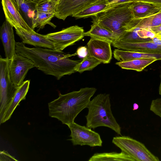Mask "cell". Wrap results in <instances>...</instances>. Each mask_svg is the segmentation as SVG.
Here are the masks:
<instances>
[{
	"label": "cell",
	"instance_id": "obj_1",
	"mask_svg": "<svg viewBox=\"0 0 161 161\" xmlns=\"http://www.w3.org/2000/svg\"><path fill=\"white\" fill-rule=\"evenodd\" d=\"M16 53L27 57L34 63L35 67L45 74L59 80L65 75L76 72L75 68L82 59L75 60L69 57L76 55L66 54L62 51L41 47H28L22 42H16Z\"/></svg>",
	"mask_w": 161,
	"mask_h": 161
},
{
	"label": "cell",
	"instance_id": "obj_2",
	"mask_svg": "<svg viewBox=\"0 0 161 161\" xmlns=\"http://www.w3.org/2000/svg\"><path fill=\"white\" fill-rule=\"evenodd\" d=\"M97 90L86 87L65 94L59 93L58 98L48 103L49 116L67 125L74 122L77 115L87 108Z\"/></svg>",
	"mask_w": 161,
	"mask_h": 161
},
{
	"label": "cell",
	"instance_id": "obj_3",
	"mask_svg": "<svg viewBox=\"0 0 161 161\" xmlns=\"http://www.w3.org/2000/svg\"><path fill=\"white\" fill-rule=\"evenodd\" d=\"M130 3L110 7L92 17V20L119 37L132 28L134 19Z\"/></svg>",
	"mask_w": 161,
	"mask_h": 161
},
{
	"label": "cell",
	"instance_id": "obj_4",
	"mask_svg": "<svg viewBox=\"0 0 161 161\" xmlns=\"http://www.w3.org/2000/svg\"><path fill=\"white\" fill-rule=\"evenodd\" d=\"M111 106L109 94L101 93L96 96L86 108L88 110L85 116L86 126L93 129L100 126L107 127L121 135V127L112 114Z\"/></svg>",
	"mask_w": 161,
	"mask_h": 161
},
{
	"label": "cell",
	"instance_id": "obj_5",
	"mask_svg": "<svg viewBox=\"0 0 161 161\" xmlns=\"http://www.w3.org/2000/svg\"><path fill=\"white\" fill-rule=\"evenodd\" d=\"M112 143L135 161H159L142 143L128 136L113 137Z\"/></svg>",
	"mask_w": 161,
	"mask_h": 161
},
{
	"label": "cell",
	"instance_id": "obj_6",
	"mask_svg": "<svg viewBox=\"0 0 161 161\" xmlns=\"http://www.w3.org/2000/svg\"><path fill=\"white\" fill-rule=\"evenodd\" d=\"M10 60L0 57V120L16 94L18 88L12 82L9 73Z\"/></svg>",
	"mask_w": 161,
	"mask_h": 161
},
{
	"label": "cell",
	"instance_id": "obj_7",
	"mask_svg": "<svg viewBox=\"0 0 161 161\" xmlns=\"http://www.w3.org/2000/svg\"><path fill=\"white\" fill-rule=\"evenodd\" d=\"M82 27L75 25L63 29L61 31L46 35L48 39L54 45V49L62 51L67 47L81 40L85 36Z\"/></svg>",
	"mask_w": 161,
	"mask_h": 161
},
{
	"label": "cell",
	"instance_id": "obj_8",
	"mask_svg": "<svg viewBox=\"0 0 161 161\" xmlns=\"http://www.w3.org/2000/svg\"><path fill=\"white\" fill-rule=\"evenodd\" d=\"M71 131L70 140L73 145H88L91 147H101L103 142L99 134L85 126L74 122L68 125Z\"/></svg>",
	"mask_w": 161,
	"mask_h": 161
},
{
	"label": "cell",
	"instance_id": "obj_9",
	"mask_svg": "<svg viewBox=\"0 0 161 161\" xmlns=\"http://www.w3.org/2000/svg\"><path fill=\"white\" fill-rule=\"evenodd\" d=\"M36 67L34 63L30 58L17 54L10 60L9 73L12 82L17 87L23 83L29 70Z\"/></svg>",
	"mask_w": 161,
	"mask_h": 161
},
{
	"label": "cell",
	"instance_id": "obj_10",
	"mask_svg": "<svg viewBox=\"0 0 161 161\" xmlns=\"http://www.w3.org/2000/svg\"><path fill=\"white\" fill-rule=\"evenodd\" d=\"M117 49L133 52L161 53V42L156 38L147 41L131 42L116 41L112 43Z\"/></svg>",
	"mask_w": 161,
	"mask_h": 161
},
{
	"label": "cell",
	"instance_id": "obj_11",
	"mask_svg": "<svg viewBox=\"0 0 161 161\" xmlns=\"http://www.w3.org/2000/svg\"><path fill=\"white\" fill-rule=\"evenodd\" d=\"M97 0H60L57 5L55 16L64 20L80 12Z\"/></svg>",
	"mask_w": 161,
	"mask_h": 161
},
{
	"label": "cell",
	"instance_id": "obj_12",
	"mask_svg": "<svg viewBox=\"0 0 161 161\" xmlns=\"http://www.w3.org/2000/svg\"><path fill=\"white\" fill-rule=\"evenodd\" d=\"M1 3L6 20L13 27H21L30 32L34 31L23 17L15 0H1Z\"/></svg>",
	"mask_w": 161,
	"mask_h": 161
},
{
	"label": "cell",
	"instance_id": "obj_13",
	"mask_svg": "<svg viewBox=\"0 0 161 161\" xmlns=\"http://www.w3.org/2000/svg\"><path fill=\"white\" fill-rule=\"evenodd\" d=\"M111 43L91 38L87 44L88 55L105 64L109 63L112 58Z\"/></svg>",
	"mask_w": 161,
	"mask_h": 161
},
{
	"label": "cell",
	"instance_id": "obj_14",
	"mask_svg": "<svg viewBox=\"0 0 161 161\" xmlns=\"http://www.w3.org/2000/svg\"><path fill=\"white\" fill-rule=\"evenodd\" d=\"M16 34L21 38L22 42L36 47L54 49L53 43L47 38L46 35L29 31L21 27L14 28Z\"/></svg>",
	"mask_w": 161,
	"mask_h": 161
},
{
	"label": "cell",
	"instance_id": "obj_15",
	"mask_svg": "<svg viewBox=\"0 0 161 161\" xmlns=\"http://www.w3.org/2000/svg\"><path fill=\"white\" fill-rule=\"evenodd\" d=\"M13 26L5 20L1 26L0 37L3 45L6 58L11 60L16 54V42L13 29Z\"/></svg>",
	"mask_w": 161,
	"mask_h": 161
},
{
	"label": "cell",
	"instance_id": "obj_16",
	"mask_svg": "<svg viewBox=\"0 0 161 161\" xmlns=\"http://www.w3.org/2000/svg\"><path fill=\"white\" fill-rule=\"evenodd\" d=\"M90 29L85 32V36L112 43L118 40L119 36L104 28L97 21L92 20Z\"/></svg>",
	"mask_w": 161,
	"mask_h": 161
},
{
	"label": "cell",
	"instance_id": "obj_17",
	"mask_svg": "<svg viewBox=\"0 0 161 161\" xmlns=\"http://www.w3.org/2000/svg\"><path fill=\"white\" fill-rule=\"evenodd\" d=\"M30 80L24 81L19 87L14 97L7 108L2 119L0 120L1 124L6 122L11 117L17 106L19 105L20 102L25 100L28 91L30 84Z\"/></svg>",
	"mask_w": 161,
	"mask_h": 161
},
{
	"label": "cell",
	"instance_id": "obj_18",
	"mask_svg": "<svg viewBox=\"0 0 161 161\" xmlns=\"http://www.w3.org/2000/svg\"><path fill=\"white\" fill-rule=\"evenodd\" d=\"M114 58L119 62L142 58L156 59L161 60V53H149L124 50L119 49L113 51Z\"/></svg>",
	"mask_w": 161,
	"mask_h": 161
},
{
	"label": "cell",
	"instance_id": "obj_19",
	"mask_svg": "<svg viewBox=\"0 0 161 161\" xmlns=\"http://www.w3.org/2000/svg\"><path fill=\"white\" fill-rule=\"evenodd\" d=\"M134 19L149 16L161 9V6L149 3L133 2L130 5Z\"/></svg>",
	"mask_w": 161,
	"mask_h": 161
},
{
	"label": "cell",
	"instance_id": "obj_20",
	"mask_svg": "<svg viewBox=\"0 0 161 161\" xmlns=\"http://www.w3.org/2000/svg\"><path fill=\"white\" fill-rule=\"evenodd\" d=\"M109 8L107 0H97L72 17L77 19L93 17Z\"/></svg>",
	"mask_w": 161,
	"mask_h": 161
},
{
	"label": "cell",
	"instance_id": "obj_21",
	"mask_svg": "<svg viewBox=\"0 0 161 161\" xmlns=\"http://www.w3.org/2000/svg\"><path fill=\"white\" fill-rule=\"evenodd\" d=\"M20 13L25 21L31 27L36 12V3L31 0H15Z\"/></svg>",
	"mask_w": 161,
	"mask_h": 161
},
{
	"label": "cell",
	"instance_id": "obj_22",
	"mask_svg": "<svg viewBox=\"0 0 161 161\" xmlns=\"http://www.w3.org/2000/svg\"><path fill=\"white\" fill-rule=\"evenodd\" d=\"M156 61V59H136L125 61L117 62L116 63V64L123 69L141 72L147 66Z\"/></svg>",
	"mask_w": 161,
	"mask_h": 161
},
{
	"label": "cell",
	"instance_id": "obj_23",
	"mask_svg": "<svg viewBox=\"0 0 161 161\" xmlns=\"http://www.w3.org/2000/svg\"><path fill=\"white\" fill-rule=\"evenodd\" d=\"M160 24L161 9L157 13L149 16L140 19H134L132 28L129 31L135 28L148 29Z\"/></svg>",
	"mask_w": 161,
	"mask_h": 161
},
{
	"label": "cell",
	"instance_id": "obj_24",
	"mask_svg": "<svg viewBox=\"0 0 161 161\" xmlns=\"http://www.w3.org/2000/svg\"><path fill=\"white\" fill-rule=\"evenodd\" d=\"M113 160L135 161L130 155L122 151L120 153L112 152L95 153L88 160V161Z\"/></svg>",
	"mask_w": 161,
	"mask_h": 161
},
{
	"label": "cell",
	"instance_id": "obj_25",
	"mask_svg": "<svg viewBox=\"0 0 161 161\" xmlns=\"http://www.w3.org/2000/svg\"><path fill=\"white\" fill-rule=\"evenodd\" d=\"M55 13H45L36 12L34 17L32 21L31 28L33 29L35 28L39 29H43L47 24H48L55 28L56 26L51 22L52 19L55 16Z\"/></svg>",
	"mask_w": 161,
	"mask_h": 161
},
{
	"label": "cell",
	"instance_id": "obj_26",
	"mask_svg": "<svg viewBox=\"0 0 161 161\" xmlns=\"http://www.w3.org/2000/svg\"><path fill=\"white\" fill-rule=\"evenodd\" d=\"M102 63L97 58L87 55L76 66V72L82 73L84 71L91 70Z\"/></svg>",
	"mask_w": 161,
	"mask_h": 161
},
{
	"label": "cell",
	"instance_id": "obj_27",
	"mask_svg": "<svg viewBox=\"0 0 161 161\" xmlns=\"http://www.w3.org/2000/svg\"><path fill=\"white\" fill-rule=\"evenodd\" d=\"M151 40H152L140 38L137 35L136 29H135L125 32L119 37L118 40L125 42H136L147 41Z\"/></svg>",
	"mask_w": 161,
	"mask_h": 161
},
{
	"label": "cell",
	"instance_id": "obj_28",
	"mask_svg": "<svg viewBox=\"0 0 161 161\" xmlns=\"http://www.w3.org/2000/svg\"><path fill=\"white\" fill-rule=\"evenodd\" d=\"M57 5L50 0H43L36 3V11L45 13H56Z\"/></svg>",
	"mask_w": 161,
	"mask_h": 161
},
{
	"label": "cell",
	"instance_id": "obj_29",
	"mask_svg": "<svg viewBox=\"0 0 161 161\" xmlns=\"http://www.w3.org/2000/svg\"><path fill=\"white\" fill-rule=\"evenodd\" d=\"M136 29L137 35L142 38L152 40L155 37L156 34L148 29Z\"/></svg>",
	"mask_w": 161,
	"mask_h": 161
},
{
	"label": "cell",
	"instance_id": "obj_30",
	"mask_svg": "<svg viewBox=\"0 0 161 161\" xmlns=\"http://www.w3.org/2000/svg\"><path fill=\"white\" fill-rule=\"evenodd\" d=\"M109 7L125 3H131L132 0H107Z\"/></svg>",
	"mask_w": 161,
	"mask_h": 161
},
{
	"label": "cell",
	"instance_id": "obj_31",
	"mask_svg": "<svg viewBox=\"0 0 161 161\" xmlns=\"http://www.w3.org/2000/svg\"><path fill=\"white\" fill-rule=\"evenodd\" d=\"M75 53L76 55L84 58L88 55L87 47L85 46L80 47L77 49Z\"/></svg>",
	"mask_w": 161,
	"mask_h": 161
},
{
	"label": "cell",
	"instance_id": "obj_32",
	"mask_svg": "<svg viewBox=\"0 0 161 161\" xmlns=\"http://www.w3.org/2000/svg\"><path fill=\"white\" fill-rule=\"evenodd\" d=\"M1 160H15L17 161L14 157L11 156L6 151H0V159H2Z\"/></svg>",
	"mask_w": 161,
	"mask_h": 161
},
{
	"label": "cell",
	"instance_id": "obj_33",
	"mask_svg": "<svg viewBox=\"0 0 161 161\" xmlns=\"http://www.w3.org/2000/svg\"><path fill=\"white\" fill-rule=\"evenodd\" d=\"M133 2L147 3L161 6V0H132Z\"/></svg>",
	"mask_w": 161,
	"mask_h": 161
},
{
	"label": "cell",
	"instance_id": "obj_34",
	"mask_svg": "<svg viewBox=\"0 0 161 161\" xmlns=\"http://www.w3.org/2000/svg\"><path fill=\"white\" fill-rule=\"evenodd\" d=\"M148 29L155 34L161 32V24L154 27L149 28Z\"/></svg>",
	"mask_w": 161,
	"mask_h": 161
},
{
	"label": "cell",
	"instance_id": "obj_35",
	"mask_svg": "<svg viewBox=\"0 0 161 161\" xmlns=\"http://www.w3.org/2000/svg\"><path fill=\"white\" fill-rule=\"evenodd\" d=\"M155 37L161 42V32L156 34Z\"/></svg>",
	"mask_w": 161,
	"mask_h": 161
},
{
	"label": "cell",
	"instance_id": "obj_36",
	"mask_svg": "<svg viewBox=\"0 0 161 161\" xmlns=\"http://www.w3.org/2000/svg\"><path fill=\"white\" fill-rule=\"evenodd\" d=\"M139 108V105L136 103H135L133 104V110H135Z\"/></svg>",
	"mask_w": 161,
	"mask_h": 161
},
{
	"label": "cell",
	"instance_id": "obj_37",
	"mask_svg": "<svg viewBox=\"0 0 161 161\" xmlns=\"http://www.w3.org/2000/svg\"><path fill=\"white\" fill-rule=\"evenodd\" d=\"M160 82L158 88V92L159 94L161 95V71L160 74Z\"/></svg>",
	"mask_w": 161,
	"mask_h": 161
},
{
	"label": "cell",
	"instance_id": "obj_38",
	"mask_svg": "<svg viewBox=\"0 0 161 161\" xmlns=\"http://www.w3.org/2000/svg\"><path fill=\"white\" fill-rule=\"evenodd\" d=\"M51 1L53 2L54 3H55L57 5L58 3L60 1V0H50Z\"/></svg>",
	"mask_w": 161,
	"mask_h": 161
},
{
	"label": "cell",
	"instance_id": "obj_39",
	"mask_svg": "<svg viewBox=\"0 0 161 161\" xmlns=\"http://www.w3.org/2000/svg\"><path fill=\"white\" fill-rule=\"evenodd\" d=\"M33 2L37 3L38 2H40V1L43 0H31Z\"/></svg>",
	"mask_w": 161,
	"mask_h": 161
}]
</instances>
